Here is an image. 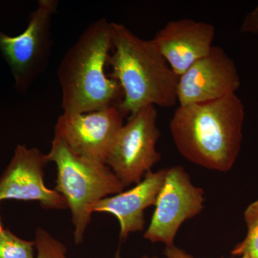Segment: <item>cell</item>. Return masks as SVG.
<instances>
[{
    "mask_svg": "<svg viewBox=\"0 0 258 258\" xmlns=\"http://www.w3.org/2000/svg\"><path fill=\"white\" fill-rule=\"evenodd\" d=\"M240 32L251 33H256L258 32V4L253 11L247 15L244 18L241 26Z\"/></svg>",
    "mask_w": 258,
    "mask_h": 258,
    "instance_id": "obj_16",
    "label": "cell"
},
{
    "mask_svg": "<svg viewBox=\"0 0 258 258\" xmlns=\"http://www.w3.org/2000/svg\"><path fill=\"white\" fill-rule=\"evenodd\" d=\"M244 120L243 103L234 93L215 101L178 106L169 128L176 149L186 160L227 172L240 154Z\"/></svg>",
    "mask_w": 258,
    "mask_h": 258,
    "instance_id": "obj_1",
    "label": "cell"
},
{
    "mask_svg": "<svg viewBox=\"0 0 258 258\" xmlns=\"http://www.w3.org/2000/svg\"><path fill=\"white\" fill-rule=\"evenodd\" d=\"M204 195L203 189L193 184L183 166L166 169L165 180L144 239L152 242H162L166 247L174 245L181 225L203 211Z\"/></svg>",
    "mask_w": 258,
    "mask_h": 258,
    "instance_id": "obj_7",
    "label": "cell"
},
{
    "mask_svg": "<svg viewBox=\"0 0 258 258\" xmlns=\"http://www.w3.org/2000/svg\"><path fill=\"white\" fill-rule=\"evenodd\" d=\"M140 258H160L159 257H150V256H143V257H140Z\"/></svg>",
    "mask_w": 258,
    "mask_h": 258,
    "instance_id": "obj_19",
    "label": "cell"
},
{
    "mask_svg": "<svg viewBox=\"0 0 258 258\" xmlns=\"http://www.w3.org/2000/svg\"><path fill=\"white\" fill-rule=\"evenodd\" d=\"M3 223H2V221H1V218H0V232H1L2 230H3Z\"/></svg>",
    "mask_w": 258,
    "mask_h": 258,
    "instance_id": "obj_18",
    "label": "cell"
},
{
    "mask_svg": "<svg viewBox=\"0 0 258 258\" xmlns=\"http://www.w3.org/2000/svg\"><path fill=\"white\" fill-rule=\"evenodd\" d=\"M111 30L114 50L108 64L123 93L117 105L123 115L149 106H175L179 77L152 40L140 38L123 24L111 23Z\"/></svg>",
    "mask_w": 258,
    "mask_h": 258,
    "instance_id": "obj_2",
    "label": "cell"
},
{
    "mask_svg": "<svg viewBox=\"0 0 258 258\" xmlns=\"http://www.w3.org/2000/svg\"><path fill=\"white\" fill-rule=\"evenodd\" d=\"M164 253L166 258H193L189 254L185 252L184 249L176 247L174 244L171 247H166Z\"/></svg>",
    "mask_w": 258,
    "mask_h": 258,
    "instance_id": "obj_17",
    "label": "cell"
},
{
    "mask_svg": "<svg viewBox=\"0 0 258 258\" xmlns=\"http://www.w3.org/2000/svg\"><path fill=\"white\" fill-rule=\"evenodd\" d=\"M35 242L20 238L8 229L0 232V258H35Z\"/></svg>",
    "mask_w": 258,
    "mask_h": 258,
    "instance_id": "obj_14",
    "label": "cell"
},
{
    "mask_svg": "<svg viewBox=\"0 0 258 258\" xmlns=\"http://www.w3.org/2000/svg\"><path fill=\"white\" fill-rule=\"evenodd\" d=\"M215 28L212 24L183 18L171 20L152 41L179 77L213 47Z\"/></svg>",
    "mask_w": 258,
    "mask_h": 258,
    "instance_id": "obj_11",
    "label": "cell"
},
{
    "mask_svg": "<svg viewBox=\"0 0 258 258\" xmlns=\"http://www.w3.org/2000/svg\"><path fill=\"white\" fill-rule=\"evenodd\" d=\"M57 6V0H40L21 34L9 36L0 30V52L19 92H26L46 68L52 48L51 25Z\"/></svg>",
    "mask_w": 258,
    "mask_h": 258,
    "instance_id": "obj_5",
    "label": "cell"
},
{
    "mask_svg": "<svg viewBox=\"0 0 258 258\" xmlns=\"http://www.w3.org/2000/svg\"><path fill=\"white\" fill-rule=\"evenodd\" d=\"M123 117L117 105L89 113H62L56 123L55 136L75 154L106 164Z\"/></svg>",
    "mask_w": 258,
    "mask_h": 258,
    "instance_id": "obj_8",
    "label": "cell"
},
{
    "mask_svg": "<svg viewBox=\"0 0 258 258\" xmlns=\"http://www.w3.org/2000/svg\"><path fill=\"white\" fill-rule=\"evenodd\" d=\"M47 154L37 148L18 145L14 157L0 177V201L5 200L37 201L45 210H66L62 195L44 182Z\"/></svg>",
    "mask_w": 258,
    "mask_h": 258,
    "instance_id": "obj_10",
    "label": "cell"
},
{
    "mask_svg": "<svg viewBox=\"0 0 258 258\" xmlns=\"http://www.w3.org/2000/svg\"><path fill=\"white\" fill-rule=\"evenodd\" d=\"M157 118L156 106L144 107L131 115L117 134L106 164L125 187L140 182L161 160Z\"/></svg>",
    "mask_w": 258,
    "mask_h": 258,
    "instance_id": "obj_6",
    "label": "cell"
},
{
    "mask_svg": "<svg viewBox=\"0 0 258 258\" xmlns=\"http://www.w3.org/2000/svg\"><path fill=\"white\" fill-rule=\"evenodd\" d=\"M247 235L234 247L232 254L241 257L258 258V200L251 203L244 213Z\"/></svg>",
    "mask_w": 258,
    "mask_h": 258,
    "instance_id": "obj_13",
    "label": "cell"
},
{
    "mask_svg": "<svg viewBox=\"0 0 258 258\" xmlns=\"http://www.w3.org/2000/svg\"><path fill=\"white\" fill-rule=\"evenodd\" d=\"M47 158L57 167L54 189L67 203L72 214L74 241L81 244L91 221L93 206L108 195L122 192L125 186L106 164L75 154L57 136Z\"/></svg>",
    "mask_w": 258,
    "mask_h": 258,
    "instance_id": "obj_4",
    "label": "cell"
},
{
    "mask_svg": "<svg viewBox=\"0 0 258 258\" xmlns=\"http://www.w3.org/2000/svg\"><path fill=\"white\" fill-rule=\"evenodd\" d=\"M112 48L111 23L100 19L68 50L57 71L63 113H89L121 101L119 83L105 71Z\"/></svg>",
    "mask_w": 258,
    "mask_h": 258,
    "instance_id": "obj_3",
    "label": "cell"
},
{
    "mask_svg": "<svg viewBox=\"0 0 258 258\" xmlns=\"http://www.w3.org/2000/svg\"><path fill=\"white\" fill-rule=\"evenodd\" d=\"M34 242L36 258H68L66 246L42 227L37 229Z\"/></svg>",
    "mask_w": 258,
    "mask_h": 258,
    "instance_id": "obj_15",
    "label": "cell"
},
{
    "mask_svg": "<svg viewBox=\"0 0 258 258\" xmlns=\"http://www.w3.org/2000/svg\"><path fill=\"white\" fill-rule=\"evenodd\" d=\"M240 86L235 62L222 47L213 46L208 55L179 76L178 106L220 99L236 93Z\"/></svg>",
    "mask_w": 258,
    "mask_h": 258,
    "instance_id": "obj_9",
    "label": "cell"
},
{
    "mask_svg": "<svg viewBox=\"0 0 258 258\" xmlns=\"http://www.w3.org/2000/svg\"><path fill=\"white\" fill-rule=\"evenodd\" d=\"M166 174V169L149 171L132 189L100 200L93 206V213L106 212L116 217L120 225V242H125L131 233L144 230V212L149 207L155 205Z\"/></svg>",
    "mask_w": 258,
    "mask_h": 258,
    "instance_id": "obj_12",
    "label": "cell"
}]
</instances>
